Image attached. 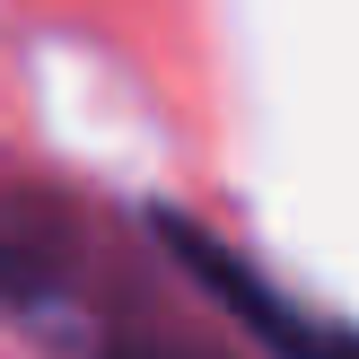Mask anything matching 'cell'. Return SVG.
Masks as SVG:
<instances>
[{
	"label": "cell",
	"instance_id": "1",
	"mask_svg": "<svg viewBox=\"0 0 359 359\" xmlns=\"http://www.w3.org/2000/svg\"><path fill=\"white\" fill-rule=\"evenodd\" d=\"M158 237H167V255L184 263V280H202L210 298H219L228 316H237L245 333H255L272 359H359V325H333V316L298 307V298H280L272 280L255 272V263H237L210 228L175 219V210H158Z\"/></svg>",
	"mask_w": 359,
	"mask_h": 359
},
{
	"label": "cell",
	"instance_id": "2",
	"mask_svg": "<svg viewBox=\"0 0 359 359\" xmlns=\"http://www.w3.org/2000/svg\"><path fill=\"white\" fill-rule=\"evenodd\" d=\"M88 359H228V351L202 342V333H184V325H167L158 307H140V316H123Z\"/></svg>",
	"mask_w": 359,
	"mask_h": 359
}]
</instances>
